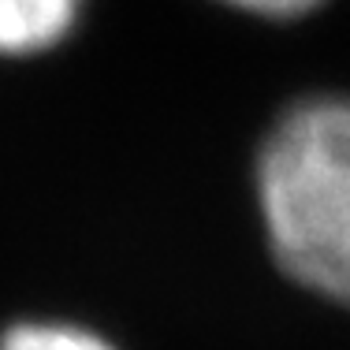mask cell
Listing matches in <instances>:
<instances>
[{
    "label": "cell",
    "instance_id": "1",
    "mask_svg": "<svg viewBox=\"0 0 350 350\" xmlns=\"http://www.w3.org/2000/svg\"><path fill=\"white\" fill-rule=\"evenodd\" d=\"M257 202L280 269L350 306V94L302 97L257 153Z\"/></svg>",
    "mask_w": 350,
    "mask_h": 350
},
{
    "label": "cell",
    "instance_id": "2",
    "mask_svg": "<svg viewBox=\"0 0 350 350\" xmlns=\"http://www.w3.org/2000/svg\"><path fill=\"white\" fill-rule=\"evenodd\" d=\"M86 0H0V56L27 60L56 49L79 27Z\"/></svg>",
    "mask_w": 350,
    "mask_h": 350
},
{
    "label": "cell",
    "instance_id": "3",
    "mask_svg": "<svg viewBox=\"0 0 350 350\" xmlns=\"http://www.w3.org/2000/svg\"><path fill=\"white\" fill-rule=\"evenodd\" d=\"M0 350H116L105 336L64 321H23L4 332Z\"/></svg>",
    "mask_w": 350,
    "mask_h": 350
},
{
    "label": "cell",
    "instance_id": "4",
    "mask_svg": "<svg viewBox=\"0 0 350 350\" xmlns=\"http://www.w3.org/2000/svg\"><path fill=\"white\" fill-rule=\"evenodd\" d=\"M216 4L231 8L239 15L250 19H265V23H298L310 19L321 8H328L332 0H216Z\"/></svg>",
    "mask_w": 350,
    "mask_h": 350
}]
</instances>
